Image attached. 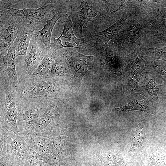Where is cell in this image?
<instances>
[{
	"mask_svg": "<svg viewBox=\"0 0 166 166\" xmlns=\"http://www.w3.org/2000/svg\"><path fill=\"white\" fill-rule=\"evenodd\" d=\"M56 77L45 78L31 75L22 78L14 92L16 102L53 105L60 90Z\"/></svg>",
	"mask_w": 166,
	"mask_h": 166,
	"instance_id": "cell-1",
	"label": "cell"
},
{
	"mask_svg": "<svg viewBox=\"0 0 166 166\" xmlns=\"http://www.w3.org/2000/svg\"><path fill=\"white\" fill-rule=\"evenodd\" d=\"M103 1L82 0L78 7H71L70 15L73 21V31L75 36L84 42L82 32L85 23L101 21L112 15L108 13L107 7L102 4Z\"/></svg>",
	"mask_w": 166,
	"mask_h": 166,
	"instance_id": "cell-2",
	"label": "cell"
},
{
	"mask_svg": "<svg viewBox=\"0 0 166 166\" xmlns=\"http://www.w3.org/2000/svg\"><path fill=\"white\" fill-rule=\"evenodd\" d=\"M147 58L144 47L138 45L132 53L127 56L122 70L124 87L128 92L137 93L139 81L148 73L145 63Z\"/></svg>",
	"mask_w": 166,
	"mask_h": 166,
	"instance_id": "cell-3",
	"label": "cell"
},
{
	"mask_svg": "<svg viewBox=\"0 0 166 166\" xmlns=\"http://www.w3.org/2000/svg\"><path fill=\"white\" fill-rule=\"evenodd\" d=\"M6 73L4 71L0 72V82L4 90L5 96L4 103H1L0 105V128L8 131H12L19 135L14 96L15 90L10 85Z\"/></svg>",
	"mask_w": 166,
	"mask_h": 166,
	"instance_id": "cell-4",
	"label": "cell"
},
{
	"mask_svg": "<svg viewBox=\"0 0 166 166\" xmlns=\"http://www.w3.org/2000/svg\"><path fill=\"white\" fill-rule=\"evenodd\" d=\"M16 103L19 134L24 137L34 131L40 115L49 106L44 104L32 102Z\"/></svg>",
	"mask_w": 166,
	"mask_h": 166,
	"instance_id": "cell-5",
	"label": "cell"
},
{
	"mask_svg": "<svg viewBox=\"0 0 166 166\" xmlns=\"http://www.w3.org/2000/svg\"><path fill=\"white\" fill-rule=\"evenodd\" d=\"M59 52L67 64L74 82L81 85L83 77L89 72L88 70L89 65L92 61L97 58L96 55H84L72 47H65Z\"/></svg>",
	"mask_w": 166,
	"mask_h": 166,
	"instance_id": "cell-6",
	"label": "cell"
},
{
	"mask_svg": "<svg viewBox=\"0 0 166 166\" xmlns=\"http://www.w3.org/2000/svg\"><path fill=\"white\" fill-rule=\"evenodd\" d=\"M126 21L116 40L119 51L129 52L132 49L134 50L136 41L146 31L144 26L136 20L131 18Z\"/></svg>",
	"mask_w": 166,
	"mask_h": 166,
	"instance_id": "cell-7",
	"label": "cell"
},
{
	"mask_svg": "<svg viewBox=\"0 0 166 166\" xmlns=\"http://www.w3.org/2000/svg\"><path fill=\"white\" fill-rule=\"evenodd\" d=\"M15 17L8 16L0 10V62L7 53L17 36L15 30L18 22Z\"/></svg>",
	"mask_w": 166,
	"mask_h": 166,
	"instance_id": "cell-8",
	"label": "cell"
},
{
	"mask_svg": "<svg viewBox=\"0 0 166 166\" xmlns=\"http://www.w3.org/2000/svg\"><path fill=\"white\" fill-rule=\"evenodd\" d=\"M6 151L13 165L22 166L30 148L24 137L9 131Z\"/></svg>",
	"mask_w": 166,
	"mask_h": 166,
	"instance_id": "cell-9",
	"label": "cell"
},
{
	"mask_svg": "<svg viewBox=\"0 0 166 166\" xmlns=\"http://www.w3.org/2000/svg\"><path fill=\"white\" fill-rule=\"evenodd\" d=\"M38 25L35 22L21 18L17 26V37L11 45L15 49V57L19 56H26L30 42Z\"/></svg>",
	"mask_w": 166,
	"mask_h": 166,
	"instance_id": "cell-10",
	"label": "cell"
},
{
	"mask_svg": "<svg viewBox=\"0 0 166 166\" xmlns=\"http://www.w3.org/2000/svg\"><path fill=\"white\" fill-rule=\"evenodd\" d=\"M130 17L128 14L104 30L94 34L88 40L89 45L97 49H103L112 39L116 40L126 21Z\"/></svg>",
	"mask_w": 166,
	"mask_h": 166,
	"instance_id": "cell-11",
	"label": "cell"
},
{
	"mask_svg": "<svg viewBox=\"0 0 166 166\" xmlns=\"http://www.w3.org/2000/svg\"><path fill=\"white\" fill-rule=\"evenodd\" d=\"M24 137L30 148L41 155L48 158L53 142L51 131L42 132L34 131Z\"/></svg>",
	"mask_w": 166,
	"mask_h": 166,
	"instance_id": "cell-12",
	"label": "cell"
},
{
	"mask_svg": "<svg viewBox=\"0 0 166 166\" xmlns=\"http://www.w3.org/2000/svg\"><path fill=\"white\" fill-rule=\"evenodd\" d=\"M55 5L54 1H46L41 7L36 9H18V17L21 18H25L30 22H34L39 25L44 24L49 15H54L57 11L55 10Z\"/></svg>",
	"mask_w": 166,
	"mask_h": 166,
	"instance_id": "cell-13",
	"label": "cell"
},
{
	"mask_svg": "<svg viewBox=\"0 0 166 166\" xmlns=\"http://www.w3.org/2000/svg\"><path fill=\"white\" fill-rule=\"evenodd\" d=\"M160 6L151 10L150 17H148V26L145 28L155 36L161 38L166 36V1H160Z\"/></svg>",
	"mask_w": 166,
	"mask_h": 166,
	"instance_id": "cell-14",
	"label": "cell"
},
{
	"mask_svg": "<svg viewBox=\"0 0 166 166\" xmlns=\"http://www.w3.org/2000/svg\"><path fill=\"white\" fill-rule=\"evenodd\" d=\"M155 78L151 72H148L141 78L137 93L144 96L151 102L156 103L159 101L158 93L162 85L157 84Z\"/></svg>",
	"mask_w": 166,
	"mask_h": 166,
	"instance_id": "cell-15",
	"label": "cell"
},
{
	"mask_svg": "<svg viewBox=\"0 0 166 166\" xmlns=\"http://www.w3.org/2000/svg\"><path fill=\"white\" fill-rule=\"evenodd\" d=\"M37 42L36 40L32 39L31 49L25 57V60L22 68L23 77L32 75L46 55L45 53L40 50Z\"/></svg>",
	"mask_w": 166,
	"mask_h": 166,
	"instance_id": "cell-16",
	"label": "cell"
},
{
	"mask_svg": "<svg viewBox=\"0 0 166 166\" xmlns=\"http://www.w3.org/2000/svg\"><path fill=\"white\" fill-rule=\"evenodd\" d=\"M59 114L54 105L49 106L40 118L34 130L37 132L51 131L58 124Z\"/></svg>",
	"mask_w": 166,
	"mask_h": 166,
	"instance_id": "cell-17",
	"label": "cell"
},
{
	"mask_svg": "<svg viewBox=\"0 0 166 166\" xmlns=\"http://www.w3.org/2000/svg\"><path fill=\"white\" fill-rule=\"evenodd\" d=\"M64 14L63 12L57 11L51 18L46 20V23L42 29L34 32L32 39L43 42L45 46L46 52L48 50L51 43V35L54 26L57 20Z\"/></svg>",
	"mask_w": 166,
	"mask_h": 166,
	"instance_id": "cell-18",
	"label": "cell"
},
{
	"mask_svg": "<svg viewBox=\"0 0 166 166\" xmlns=\"http://www.w3.org/2000/svg\"><path fill=\"white\" fill-rule=\"evenodd\" d=\"M15 49L11 46L3 58L4 70L9 78L11 86L16 90L18 83L15 65Z\"/></svg>",
	"mask_w": 166,
	"mask_h": 166,
	"instance_id": "cell-19",
	"label": "cell"
},
{
	"mask_svg": "<svg viewBox=\"0 0 166 166\" xmlns=\"http://www.w3.org/2000/svg\"><path fill=\"white\" fill-rule=\"evenodd\" d=\"M145 140V123L141 121L132 129L130 136L129 149L135 152L140 150L144 147Z\"/></svg>",
	"mask_w": 166,
	"mask_h": 166,
	"instance_id": "cell-20",
	"label": "cell"
},
{
	"mask_svg": "<svg viewBox=\"0 0 166 166\" xmlns=\"http://www.w3.org/2000/svg\"><path fill=\"white\" fill-rule=\"evenodd\" d=\"M148 99L139 96L126 105L119 108H114L117 112H127L134 111H140L151 115L152 112Z\"/></svg>",
	"mask_w": 166,
	"mask_h": 166,
	"instance_id": "cell-21",
	"label": "cell"
},
{
	"mask_svg": "<svg viewBox=\"0 0 166 166\" xmlns=\"http://www.w3.org/2000/svg\"><path fill=\"white\" fill-rule=\"evenodd\" d=\"M104 50L106 53L104 64L106 68L114 72L123 70L125 64L123 58L108 45Z\"/></svg>",
	"mask_w": 166,
	"mask_h": 166,
	"instance_id": "cell-22",
	"label": "cell"
},
{
	"mask_svg": "<svg viewBox=\"0 0 166 166\" xmlns=\"http://www.w3.org/2000/svg\"><path fill=\"white\" fill-rule=\"evenodd\" d=\"M56 52H49L46 53L32 75L45 78H52L51 70L55 60Z\"/></svg>",
	"mask_w": 166,
	"mask_h": 166,
	"instance_id": "cell-23",
	"label": "cell"
},
{
	"mask_svg": "<svg viewBox=\"0 0 166 166\" xmlns=\"http://www.w3.org/2000/svg\"><path fill=\"white\" fill-rule=\"evenodd\" d=\"M69 75V71L64 59L59 52H56L51 70V77L68 76Z\"/></svg>",
	"mask_w": 166,
	"mask_h": 166,
	"instance_id": "cell-24",
	"label": "cell"
},
{
	"mask_svg": "<svg viewBox=\"0 0 166 166\" xmlns=\"http://www.w3.org/2000/svg\"><path fill=\"white\" fill-rule=\"evenodd\" d=\"M67 18L64 22V28L60 37H63L70 41L74 42V45L77 48H80L85 46V43L76 36L73 31V23L72 17L70 14L67 15Z\"/></svg>",
	"mask_w": 166,
	"mask_h": 166,
	"instance_id": "cell-25",
	"label": "cell"
},
{
	"mask_svg": "<svg viewBox=\"0 0 166 166\" xmlns=\"http://www.w3.org/2000/svg\"><path fill=\"white\" fill-rule=\"evenodd\" d=\"M148 63L150 72L156 77L161 78L166 85V62L160 60L152 59Z\"/></svg>",
	"mask_w": 166,
	"mask_h": 166,
	"instance_id": "cell-26",
	"label": "cell"
},
{
	"mask_svg": "<svg viewBox=\"0 0 166 166\" xmlns=\"http://www.w3.org/2000/svg\"><path fill=\"white\" fill-rule=\"evenodd\" d=\"M22 166H49L48 158L30 148Z\"/></svg>",
	"mask_w": 166,
	"mask_h": 166,
	"instance_id": "cell-27",
	"label": "cell"
},
{
	"mask_svg": "<svg viewBox=\"0 0 166 166\" xmlns=\"http://www.w3.org/2000/svg\"><path fill=\"white\" fill-rule=\"evenodd\" d=\"M102 162L108 166H128L126 160L120 155L106 154L101 157Z\"/></svg>",
	"mask_w": 166,
	"mask_h": 166,
	"instance_id": "cell-28",
	"label": "cell"
},
{
	"mask_svg": "<svg viewBox=\"0 0 166 166\" xmlns=\"http://www.w3.org/2000/svg\"><path fill=\"white\" fill-rule=\"evenodd\" d=\"M147 58L159 59L166 62V46L161 48H144Z\"/></svg>",
	"mask_w": 166,
	"mask_h": 166,
	"instance_id": "cell-29",
	"label": "cell"
},
{
	"mask_svg": "<svg viewBox=\"0 0 166 166\" xmlns=\"http://www.w3.org/2000/svg\"><path fill=\"white\" fill-rule=\"evenodd\" d=\"M147 158L150 166H166L164 156L158 153H154L147 155Z\"/></svg>",
	"mask_w": 166,
	"mask_h": 166,
	"instance_id": "cell-30",
	"label": "cell"
},
{
	"mask_svg": "<svg viewBox=\"0 0 166 166\" xmlns=\"http://www.w3.org/2000/svg\"><path fill=\"white\" fill-rule=\"evenodd\" d=\"M8 131L0 128V156L7 154V144L8 140Z\"/></svg>",
	"mask_w": 166,
	"mask_h": 166,
	"instance_id": "cell-31",
	"label": "cell"
},
{
	"mask_svg": "<svg viewBox=\"0 0 166 166\" xmlns=\"http://www.w3.org/2000/svg\"><path fill=\"white\" fill-rule=\"evenodd\" d=\"M60 38V36L57 38H54L53 39L54 42L51 43L49 49L46 53L49 52H56L57 50L64 47H67L66 46L62 44Z\"/></svg>",
	"mask_w": 166,
	"mask_h": 166,
	"instance_id": "cell-32",
	"label": "cell"
},
{
	"mask_svg": "<svg viewBox=\"0 0 166 166\" xmlns=\"http://www.w3.org/2000/svg\"><path fill=\"white\" fill-rule=\"evenodd\" d=\"M0 166H13L7 154L0 156Z\"/></svg>",
	"mask_w": 166,
	"mask_h": 166,
	"instance_id": "cell-33",
	"label": "cell"
},
{
	"mask_svg": "<svg viewBox=\"0 0 166 166\" xmlns=\"http://www.w3.org/2000/svg\"><path fill=\"white\" fill-rule=\"evenodd\" d=\"M131 4L130 1L121 0V4L118 9L114 11L111 12L112 14H114L117 11L123 9H126L128 8Z\"/></svg>",
	"mask_w": 166,
	"mask_h": 166,
	"instance_id": "cell-34",
	"label": "cell"
},
{
	"mask_svg": "<svg viewBox=\"0 0 166 166\" xmlns=\"http://www.w3.org/2000/svg\"><path fill=\"white\" fill-rule=\"evenodd\" d=\"M64 45L66 46L68 48H77V47L75 46L74 44L70 43L68 42H65L64 44Z\"/></svg>",
	"mask_w": 166,
	"mask_h": 166,
	"instance_id": "cell-35",
	"label": "cell"
},
{
	"mask_svg": "<svg viewBox=\"0 0 166 166\" xmlns=\"http://www.w3.org/2000/svg\"><path fill=\"white\" fill-rule=\"evenodd\" d=\"M159 40L160 41V43L162 44V45L166 46V36L160 38Z\"/></svg>",
	"mask_w": 166,
	"mask_h": 166,
	"instance_id": "cell-36",
	"label": "cell"
},
{
	"mask_svg": "<svg viewBox=\"0 0 166 166\" xmlns=\"http://www.w3.org/2000/svg\"><path fill=\"white\" fill-rule=\"evenodd\" d=\"M160 112L163 113L164 114H165L166 115V112H161V111H159Z\"/></svg>",
	"mask_w": 166,
	"mask_h": 166,
	"instance_id": "cell-37",
	"label": "cell"
},
{
	"mask_svg": "<svg viewBox=\"0 0 166 166\" xmlns=\"http://www.w3.org/2000/svg\"><path fill=\"white\" fill-rule=\"evenodd\" d=\"M13 166H14V165H13Z\"/></svg>",
	"mask_w": 166,
	"mask_h": 166,
	"instance_id": "cell-38",
	"label": "cell"
}]
</instances>
